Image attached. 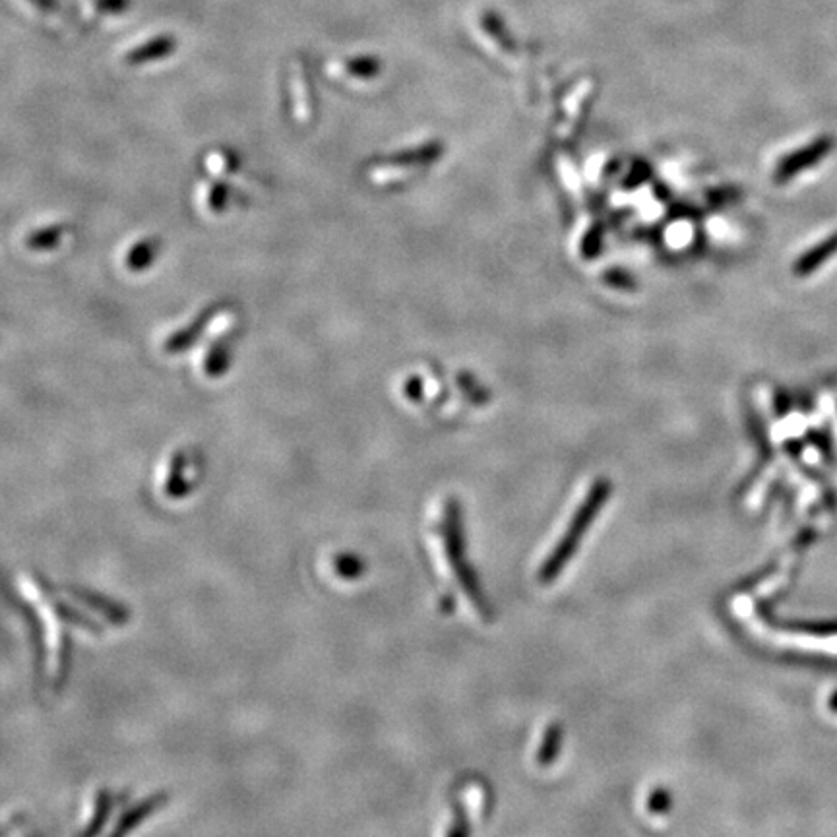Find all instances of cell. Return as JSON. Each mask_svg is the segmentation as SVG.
<instances>
[{"label":"cell","mask_w":837,"mask_h":837,"mask_svg":"<svg viewBox=\"0 0 837 837\" xmlns=\"http://www.w3.org/2000/svg\"><path fill=\"white\" fill-rule=\"evenodd\" d=\"M169 51H173V41L169 43V39H154L152 43L128 53L126 61L130 64H142V62L150 61V59H159V57L167 55Z\"/></svg>","instance_id":"10"},{"label":"cell","mask_w":837,"mask_h":837,"mask_svg":"<svg viewBox=\"0 0 837 837\" xmlns=\"http://www.w3.org/2000/svg\"><path fill=\"white\" fill-rule=\"evenodd\" d=\"M239 167V157L233 150L217 148L206 157V169L212 173V177H225L235 173Z\"/></svg>","instance_id":"9"},{"label":"cell","mask_w":837,"mask_h":837,"mask_svg":"<svg viewBox=\"0 0 837 837\" xmlns=\"http://www.w3.org/2000/svg\"><path fill=\"white\" fill-rule=\"evenodd\" d=\"M834 254H837V231L826 241V243H822V245H818V247L814 248V250H810L808 254H806L805 258L799 262V266H797V272L799 274H810V272H814L816 268H820L828 258H832Z\"/></svg>","instance_id":"8"},{"label":"cell","mask_w":837,"mask_h":837,"mask_svg":"<svg viewBox=\"0 0 837 837\" xmlns=\"http://www.w3.org/2000/svg\"><path fill=\"white\" fill-rule=\"evenodd\" d=\"M217 310H219V307H208V309L202 310L196 318H192V322H188L185 328L169 334L165 338V341H163V345H161L163 353L177 355V353L188 349L194 343V340L208 328V324H212Z\"/></svg>","instance_id":"2"},{"label":"cell","mask_w":837,"mask_h":837,"mask_svg":"<svg viewBox=\"0 0 837 837\" xmlns=\"http://www.w3.org/2000/svg\"><path fill=\"white\" fill-rule=\"evenodd\" d=\"M161 250L159 237H142L126 248L123 256V268L128 274H142L154 266Z\"/></svg>","instance_id":"4"},{"label":"cell","mask_w":837,"mask_h":837,"mask_svg":"<svg viewBox=\"0 0 837 837\" xmlns=\"http://www.w3.org/2000/svg\"><path fill=\"white\" fill-rule=\"evenodd\" d=\"M68 233H70V225H66V223L41 225V227L26 233V237L22 239V245L30 252H49V250L61 247V243L68 237Z\"/></svg>","instance_id":"5"},{"label":"cell","mask_w":837,"mask_h":837,"mask_svg":"<svg viewBox=\"0 0 837 837\" xmlns=\"http://www.w3.org/2000/svg\"><path fill=\"white\" fill-rule=\"evenodd\" d=\"M229 186L225 181H221L219 177H214L210 181H206L204 185L200 186L198 190V206L204 214L208 216H219L227 210L229 206Z\"/></svg>","instance_id":"6"},{"label":"cell","mask_w":837,"mask_h":837,"mask_svg":"<svg viewBox=\"0 0 837 837\" xmlns=\"http://www.w3.org/2000/svg\"><path fill=\"white\" fill-rule=\"evenodd\" d=\"M291 101H293V117L301 124H309L316 117V97L309 80V72L303 64L291 74Z\"/></svg>","instance_id":"1"},{"label":"cell","mask_w":837,"mask_h":837,"mask_svg":"<svg viewBox=\"0 0 837 837\" xmlns=\"http://www.w3.org/2000/svg\"><path fill=\"white\" fill-rule=\"evenodd\" d=\"M832 148H834L832 138H820L818 142H814L812 146H808V148L803 150V152H799V154L789 157V159L785 161V165L781 167V175H783V177H791V175H795V173L803 171L805 167H810V165L818 163L820 159H824L826 155L830 154V150H832Z\"/></svg>","instance_id":"7"},{"label":"cell","mask_w":837,"mask_h":837,"mask_svg":"<svg viewBox=\"0 0 837 837\" xmlns=\"http://www.w3.org/2000/svg\"><path fill=\"white\" fill-rule=\"evenodd\" d=\"M212 332H214V340L210 341L208 347L202 351L200 374H204L210 380H216L229 369L231 349H229V341L223 338V328L214 326Z\"/></svg>","instance_id":"3"}]
</instances>
